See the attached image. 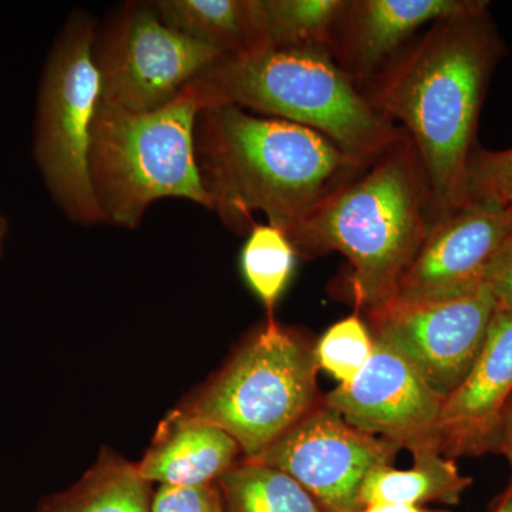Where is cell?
Returning <instances> with one entry per match:
<instances>
[{"label":"cell","instance_id":"obj_1","mask_svg":"<svg viewBox=\"0 0 512 512\" xmlns=\"http://www.w3.org/2000/svg\"><path fill=\"white\" fill-rule=\"evenodd\" d=\"M487 9L439 20L370 84L366 99L413 141L429 184L430 228L464 208L485 87L501 55Z\"/></svg>","mask_w":512,"mask_h":512},{"label":"cell","instance_id":"obj_2","mask_svg":"<svg viewBox=\"0 0 512 512\" xmlns=\"http://www.w3.org/2000/svg\"><path fill=\"white\" fill-rule=\"evenodd\" d=\"M195 151L211 211L239 234L249 232L252 214L261 211L288 237L366 165L312 128L231 104L200 111Z\"/></svg>","mask_w":512,"mask_h":512},{"label":"cell","instance_id":"obj_3","mask_svg":"<svg viewBox=\"0 0 512 512\" xmlns=\"http://www.w3.org/2000/svg\"><path fill=\"white\" fill-rule=\"evenodd\" d=\"M429 207L426 173L406 134L330 192L288 239L306 258L345 255L356 306L372 316L393 302L429 234Z\"/></svg>","mask_w":512,"mask_h":512},{"label":"cell","instance_id":"obj_4","mask_svg":"<svg viewBox=\"0 0 512 512\" xmlns=\"http://www.w3.org/2000/svg\"><path fill=\"white\" fill-rule=\"evenodd\" d=\"M201 110L241 107L312 128L367 164L406 131L369 103L325 49L269 46L222 57L188 84Z\"/></svg>","mask_w":512,"mask_h":512},{"label":"cell","instance_id":"obj_5","mask_svg":"<svg viewBox=\"0 0 512 512\" xmlns=\"http://www.w3.org/2000/svg\"><path fill=\"white\" fill-rule=\"evenodd\" d=\"M200 106L188 87L167 106L131 113L101 103L94 119L89 168L106 222L134 229L163 198H185L211 210L202 185L195 124Z\"/></svg>","mask_w":512,"mask_h":512},{"label":"cell","instance_id":"obj_6","mask_svg":"<svg viewBox=\"0 0 512 512\" xmlns=\"http://www.w3.org/2000/svg\"><path fill=\"white\" fill-rule=\"evenodd\" d=\"M315 350L268 318L214 379L177 410L227 431L245 458L271 446L318 404Z\"/></svg>","mask_w":512,"mask_h":512},{"label":"cell","instance_id":"obj_7","mask_svg":"<svg viewBox=\"0 0 512 512\" xmlns=\"http://www.w3.org/2000/svg\"><path fill=\"white\" fill-rule=\"evenodd\" d=\"M96 28L87 16H73L47 59L40 82L33 156L53 200L79 224H103L89 153L101 104Z\"/></svg>","mask_w":512,"mask_h":512},{"label":"cell","instance_id":"obj_8","mask_svg":"<svg viewBox=\"0 0 512 512\" xmlns=\"http://www.w3.org/2000/svg\"><path fill=\"white\" fill-rule=\"evenodd\" d=\"M101 103L131 113L167 106L212 64L220 52L171 28L156 8L128 3L96 40Z\"/></svg>","mask_w":512,"mask_h":512},{"label":"cell","instance_id":"obj_9","mask_svg":"<svg viewBox=\"0 0 512 512\" xmlns=\"http://www.w3.org/2000/svg\"><path fill=\"white\" fill-rule=\"evenodd\" d=\"M399 450L350 426L322 403L249 460L284 471L323 512H360V488L367 474L375 467L392 466Z\"/></svg>","mask_w":512,"mask_h":512},{"label":"cell","instance_id":"obj_10","mask_svg":"<svg viewBox=\"0 0 512 512\" xmlns=\"http://www.w3.org/2000/svg\"><path fill=\"white\" fill-rule=\"evenodd\" d=\"M497 311L490 286L446 301L390 303L369 316L373 336L402 353L447 399L476 363Z\"/></svg>","mask_w":512,"mask_h":512},{"label":"cell","instance_id":"obj_11","mask_svg":"<svg viewBox=\"0 0 512 512\" xmlns=\"http://www.w3.org/2000/svg\"><path fill=\"white\" fill-rule=\"evenodd\" d=\"M372 355L349 384H339L325 404L355 429L402 450L437 446V423L444 399L412 363L375 338Z\"/></svg>","mask_w":512,"mask_h":512},{"label":"cell","instance_id":"obj_12","mask_svg":"<svg viewBox=\"0 0 512 512\" xmlns=\"http://www.w3.org/2000/svg\"><path fill=\"white\" fill-rule=\"evenodd\" d=\"M511 242L512 208L466 205L430 228L392 303L446 301L477 291Z\"/></svg>","mask_w":512,"mask_h":512},{"label":"cell","instance_id":"obj_13","mask_svg":"<svg viewBox=\"0 0 512 512\" xmlns=\"http://www.w3.org/2000/svg\"><path fill=\"white\" fill-rule=\"evenodd\" d=\"M512 402V312L498 309L476 363L447 399L437 423V446L448 458L500 451Z\"/></svg>","mask_w":512,"mask_h":512},{"label":"cell","instance_id":"obj_14","mask_svg":"<svg viewBox=\"0 0 512 512\" xmlns=\"http://www.w3.org/2000/svg\"><path fill=\"white\" fill-rule=\"evenodd\" d=\"M488 8L481 0H355L346 3L329 53L363 89L420 28Z\"/></svg>","mask_w":512,"mask_h":512},{"label":"cell","instance_id":"obj_15","mask_svg":"<svg viewBox=\"0 0 512 512\" xmlns=\"http://www.w3.org/2000/svg\"><path fill=\"white\" fill-rule=\"evenodd\" d=\"M239 453L241 447L227 431L174 410L158 426L153 444L137 468L150 484L198 487L217 483L237 464Z\"/></svg>","mask_w":512,"mask_h":512},{"label":"cell","instance_id":"obj_16","mask_svg":"<svg viewBox=\"0 0 512 512\" xmlns=\"http://www.w3.org/2000/svg\"><path fill=\"white\" fill-rule=\"evenodd\" d=\"M154 8L168 26L224 57L271 46L262 0H161Z\"/></svg>","mask_w":512,"mask_h":512},{"label":"cell","instance_id":"obj_17","mask_svg":"<svg viewBox=\"0 0 512 512\" xmlns=\"http://www.w3.org/2000/svg\"><path fill=\"white\" fill-rule=\"evenodd\" d=\"M413 467L397 470L379 466L367 474L360 488L362 507L399 504L423 505L441 503L456 505L470 487L471 480L460 473L453 458L444 456L436 446H423L410 451Z\"/></svg>","mask_w":512,"mask_h":512},{"label":"cell","instance_id":"obj_18","mask_svg":"<svg viewBox=\"0 0 512 512\" xmlns=\"http://www.w3.org/2000/svg\"><path fill=\"white\" fill-rule=\"evenodd\" d=\"M151 484L137 464L104 450L69 490L47 497L35 512H151Z\"/></svg>","mask_w":512,"mask_h":512},{"label":"cell","instance_id":"obj_19","mask_svg":"<svg viewBox=\"0 0 512 512\" xmlns=\"http://www.w3.org/2000/svg\"><path fill=\"white\" fill-rule=\"evenodd\" d=\"M215 484L225 512H323L298 481L249 458L234 464Z\"/></svg>","mask_w":512,"mask_h":512},{"label":"cell","instance_id":"obj_20","mask_svg":"<svg viewBox=\"0 0 512 512\" xmlns=\"http://www.w3.org/2000/svg\"><path fill=\"white\" fill-rule=\"evenodd\" d=\"M345 0H262L269 45L330 50Z\"/></svg>","mask_w":512,"mask_h":512},{"label":"cell","instance_id":"obj_21","mask_svg":"<svg viewBox=\"0 0 512 512\" xmlns=\"http://www.w3.org/2000/svg\"><path fill=\"white\" fill-rule=\"evenodd\" d=\"M241 251V271L251 291L264 303L269 318L295 269L296 251L276 227L254 224Z\"/></svg>","mask_w":512,"mask_h":512},{"label":"cell","instance_id":"obj_22","mask_svg":"<svg viewBox=\"0 0 512 512\" xmlns=\"http://www.w3.org/2000/svg\"><path fill=\"white\" fill-rule=\"evenodd\" d=\"M373 346L372 333L359 316L352 315L326 330L315 349L316 362L340 384H349L365 367Z\"/></svg>","mask_w":512,"mask_h":512},{"label":"cell","instance_id":"obj_23","mask_svg":"<svg viewBox=\"0 0 512 512\" xmlns=\"http://www.w3.org/2000/svg\"><path fill=\"white\" fill-rule=\"evenodd\" d=\"M468 204L512 208V148L473 150L464 183V207Z\"/></svg>","mask_w":512,"mask_h":512},{"label":"cell","instance_id":"obj_24","mask_svg":"<svg viewBox=\"0 0 512 512\" xmlns=\"http://www.w3.org/2000/svg\"><path fill=\"white\" fill-rule=\"evenodd\" d=\"M151 512H225L217 484L158 488Z\"/></svg>","mask_w":512,"mask_h":512},{"label":"cell","instance_id":"obj_25","mask_svg":"<svg viewBox=\"0 0 512 512\" xmlns=\"http://www.w3.org/2000/svg\"><path fill=\"white\" fill-rule=\"evenodd\" d=\"M487 285L497 301V308L512 312V242L495 262Z\"/></svg>","mask_w":512,"mask_h":512},{"label":"cell","instance_id":"obj_26","mask_svg":"<svg viewBox=\"0 0 512 512\" xmlns=\"http://www.w3.org/2000/svg\"><path fill=\"white\" fill-rule=\"evenodd\" d=\"M500 451H503L512 467V402L505 412L503 431H501Z\"/></svg>","mask_w":512,"mask_h":512},{"label":"cell","instance_id":"obj_27","mask_svg":"<svg viewBox=\"0 0 512 512\" xmlns=\"http://www.w3.org/2000/svg\"><path fill=\"white\" fill-rule=\"evenodd\" d=\"M360 512H447V511L427 510V508L420 507V505L384 504V505H372V507H365Z\"/></svg>","mask_w":512,"mask_h":512},{"label":"cell","instance_id":"obj_28","mask_svg":"<svg viewBox=\"0 0 512 512\" xmlns=\"http://www.w3.org/2000/svg\"><path fill=\"white\" fill-rule=\"evenodd\" d=\"M494 512H512V480Z\"/></svg>","mask_w":512,"mask_h":512}]
</instances>
